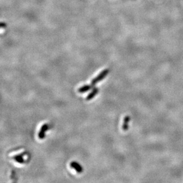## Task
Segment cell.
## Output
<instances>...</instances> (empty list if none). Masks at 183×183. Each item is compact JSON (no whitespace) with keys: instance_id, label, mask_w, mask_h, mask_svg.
Returning a JSON list of instances; mask_svg holds the SVG:
<instances>
[{"instance_id":"cell-1","label":"cell","mask_w":183,"mask_h":183,"mask_svg":"<svg viewBox=\"0 0 183 183\" xmlns=\"http://www.w3.org/2000/svg\"><path fill=\"white\" fill-rule=\"evenodd\" d=\"M109 72V69H104L102 71L96 78H94L92 81H91V85H93V86L95 85L97 82L99 81H101L102 79H104L107 75L108 74V73Z\"/></svg>"},{"instance_id":"cell-2","label":"cell","mask_w":183,"mask_h":183,"mask_svg":"<svg viewBox=\"0 0 183 183\" xmlns=\"http://www.w3.org/2000/svg\"><path fill=\"white\" fill-rule=\"evenodd\" d=\"M48 128H49V126L47 124H44L43 125H42L41 130L39 131V133L38 134V137L40 139H43L44 138L46 131L48 129Z\"/></svg>"},{"instance_id":"cell-3","label":"cell","mask_w":183,"mask_h":183,"mask_svg":"<svg viewBox=\"0 0 183 183\" xmlns=\"http://www.w3.org/2000/svg\"><path fill=\"white\" fill-rule=\"evenodd\" d=\"M70 166L78 173H81L83 171V168H82L81 165H80V163L77 162L73 161V162L70 163Z\"/></svg>"},{"instance_id":"cell-4","label":"cell","mask_w":183,"mask_h":183,"mask_svg":"<svg viewBox=\"0 0 183 183\" xmlns=\"http://www.w3.org/2000/svg\"><path fill=\"white\" fill-rule=\"evenodd\" d=\"M27 152H23L20 154H18L16 155L14 157H12V159H13L14 160H15L16 162L20 163H24V160L23 159V156L25 155V154H26Z\"/></svg>"},{"instance_id":"cell-5","label":"cell","mask_w":183,"mask_h":183,"mask_svg":"<svg viewBox=\"0 0 183 183\" xmlns=\"http://www.w3.org/2000/svg\"><path fill=\"white\" fill-rule=\"evenodd\" d=\"M130 121V117L129 116H126L123 120V123L122 124V129L124 131H126L129 129V123Z\"/></svg>"},{"instance_id":"cell-6","label":"cell","mask_w":183,"mask_h":183,"mask_svg":"<svg viewBox=\"0 0 183 183\" xmlns=\"http://www.w3.org/2000/svg\"><path fill=\"white\" fill-rule=\"evenodd\" d=\"M98 92H99V89H98V88H97V87L94 88L93 90V91L87 96V98H86V100H87V101H90V100H92V99L97 94Z\"/></svg>"},{"instance_id":"cell-7","label":"cell","mask_w":183,"mask_h":183,"mask_svg":"<svg viewBox=\"0 0 183 183\" xmlns=\"http://www.w3.org/2000/svg\"><path fill=\"white\" fill-rule=\"evenodd\" d=\"M93 87V85H84L81 87L79 88L78 90V91L80 93H84L87 92L88 90H91Z\"/></svg>"},{"instance_id":"cell-8","label":"cell","mask_w":183,"mask_h":183,"mask_svg":"<svg viewBox=\"0 0 183 183\" xmlns=\"http://www.w3.org/2000/svg\"><path fill=\"white\" fill-rule=\"evenodd\" d=\"M6 26H7V24H6L5 23L2 22V23H1V28H5Z\"/></svg>"},{"instance_id":"cell-9","label":"cell","mask_w":183,"mask_h":183,"mask_svg":"<svg viewBox=\"0 0 183 183\" xmlns=\"http://www.w3.org/2000/svg\"><path fill=\"white\" fill-rule=\"evenodd\" d=\"M15 175H16V174H15V171H14V170H13V171H12V173H11V178H12L13 180H14V178H15Z\"/></svg>"}]
</instances>
